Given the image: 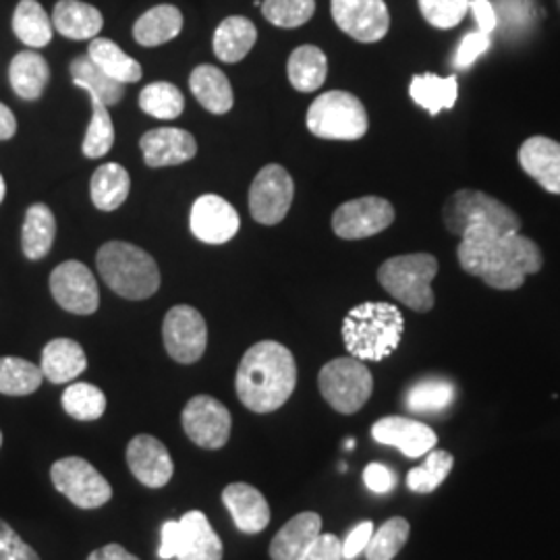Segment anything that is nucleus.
<instances>
[{"label": "nucleus", "mask_w": 560, "mask_h": 560, "mask_svg": "<svg viewBox=\"0 0 560 560\" xmlns=\"http://www.w3.org/2000/svg\"><path fill=\"white\" fill-rule=\"evenodd\" d=\"M460 268L499 291H515L529 275L540 272L544 254L536 241L520 233L476 229L460 237Z\"/></svg>", "instance_id": "f257e3e1"}, {"label": "nucleus", "mask_w": 560, "mask_h": 560, "mask_svg": "<svg viewBox=\"0 0 560 560\" xmlns=\"http://www.w3.org/2000/svg\"><path fill=\"white\" fill-rule=\"evenodd\" d=\"M298 386L293 353L277 340H261L241 358L235 388L241 402L254 413H272L291 399Z\"/></svg>", "instance_id": "f03ea898"}, {"label": "nucleus", "mask_w": 560, "mask_h": 560, "mask_svg": "<svg viewBox=\"0 0 560 560\" xmlns=\"http://www.w3.org/2000/svg\"><path fill=\"white\" fill-rule=\"evenodd\" d=\"M405 318L399 307L384 301L355 305L342 320V340L351 358L382 361L399 349Z\"/></svg>", "instance_id": "7ed1b4c3"}, {"label": "nucleus", "mask_w": 560, "mask_h": 560, "mask_svg": "<svg viewBox=\"0 0 560 560\" xmlns=\"http://www.w3.org/2000/svg\"><path fill=\"white\" fill-rule=\"evenodd\" d=\"M96 266L108 289L125 300H148L161 289L159 264L133 243L108 241L96 256Z\"/></svg>", "instance_id": "20e7f679"}, {"label": "nucleus", "mask_w": 560, "mask_h": 560, "mask_svg": "<svg viewBox=\"0 0 560 560\" xmlns=\"http://www.w3.org/2000/svg\"><path fill=\"white\" fill-rule=\"evenodd\" d=\"M442 221L446 231L457 237L476 229L499 233H520L521 229V219L513 208L478 189L455 191L442 208Z\"/></svg>", "instance_id": "39448f33"}, {"label": "nucleus", "mask_w": 560, "mask_h": 560, "mask_svg": "<svg viewBox=\"0 0 560 560\" xmlns=\"http://www.w3.org/2000/svg\"><path fill=\"white\" fill-rule=\"evenodd\" d=\"M436 275L439 260L432 254L395 256L378 268V280L384 291L420 314L434 307L432 280Z\"/></svg>", "instance_id": "423d86ee"}, {"label": "nucleus", "mask_w": 560, "mask_h": 560, "mask_svg": "<svg viewBox=\"0 0 560 560\" xmlns=\"http://www.w3.org/2000/svg\"><path fill=\"white\" fill-rule=\"evenodd\" d=\"M305 122L316 138L337 141L361 140L370 127L360 98L342 90H330L312 102Z\"/></svg>", "instance_id": "0eeeda50"}, {"label": "nucleus", "mask_w": 560, "mask_h": 560, "mask_svg": "<svg viewBox=\"0 0 560 560\" xmlns=\"http://www.w3.org/2000/svg\"><path fill=\"white\" fill-rule=\"evenodd\" d=\"M324 400L342 416H353L374 393V378L368 365L358 358L328 361L318 376Z\"/></svg>", "instance_id": "6e6552de"}, {"label": "nucleus", "mask_w": 560, "mask_h": 560, "mask_svg": "<svg viewBox=\"0 0 560 560\" xmlns=\"http://www.w3.org/2000/svg\"><path fill=\"white\" fill-rule=\"evenodd\" d=\"M50 478L65 499L85 511L101 509L113 499V486L90 460L81 457L57 460L50 469Z\"/></svg>", "instance_id": "1a4fd4ad"}, {"label": "nucleus", "mask_w": 560, "mask_h": 560, "mask_svg": "<svg viewBox=\"0 0 560 560\" xmlns=\"http://www.w3.org/2000/svg\"><path fill=\"white\" fill-rule=\"evenodd\" d=\"M295 198L293 177L280 164L264 166L249 189V212L254 221L275 226L289 214Z\"/></svg>", "instance_id": "9d476101"}, {"label": "nucleus", "mask_w": 560, "mask_h": 560, "mask_svg": "<svg viewBox=\"0 0 560 560\" xmlns=\"http://www.w3.org/2000/svg\"><path fill=\"white\" fill-rule=\"evenodd\" d=\"M162 339L166 353L177 363H196L208 347V326L200 312L191 305H175L168 310L162 324Z\"/></svg>", "instance_id": "9b49d317"}, {"label": "nucleus", "mask_w": 560, "mask_h": 560, "mask_svg": "<svg viewBox=\"0 0 560 560\" xmlns=\"http://www.w3.org/2000/svg\"><path fill=\"white\" fill-rule=\"evenodd\" d=\"M180 423L187 439L208 451L222 448L231 439L233 428L229 409L210 395H198L189 400L180 413Z\"/></svg>", "instance_id": "f8f14e48"}, {"label": "nucleus", "mask_w": 560, "mask_h": 560, "mask_svg": "<svg viewBox=\"0 0 560 560\" xmlns=\"http://www.w3.org/2000/svg\"><path fill=\"white\" fill-rule=\"evenodd\" d=\"M52 298L65 312L90 316L101 305L98 282L92 270L78 260L62 261L50 275Z\"/></svg>", "instance_id": "ddd939ff"}, {"label": "nucleus", "mask_w": 560, "mask_h": 560, "mask_svg": "<svg viewBox=\"0 0 560 560\" xmlns=\"http://www.w3.org/2000/svg\"><path fill=\"white\" fill-rule=\"evenodd\" d=\"M395 222L393 203L378 196H365L337 208L332 229L340 240L355 241L374 237Z\"/></svg>", "instance_id": "4468645a"}, {"label": "nucleus", "mask_w": 560, "mask_h": 560, "mask_svg": "<svg viewBox=\"0 0 560 560\" xmlns=\"http://www.w3.org/2000/svg\"><path fill=\"white\" fill-rule=\"evenodd\" d=\"M330 11L340 32L361 44L381 42L390 30V13L384 0H332Z\"/></svg>", "instance_id": "2eb2a0df"}, {"label": "nucleus", "mask_w": 560, "mask_h": 560, "mask_svg": "<svg viewBox=\"0 0 560 560\" xmlns=\"http://www.w3.org/2000/svg\"><path fill=\"white\" fill-rule=\"evenodd\" d=\"M191 233L210 245H222L240 233V214L231 201L206 194L194 203L189 217Z\"/></svg>", "instance_id": "dca6fc26"}, {"label": "nucleus", "mask_w": 560, "mask_h": 560, "mask_svg": "<svg viewBox=\"0 0 560 560\" xmlns=\"http://www.w3.org/2000/svg\"><path fill=\"white\" fill-rule=\"evenodd\" d=\"M372 436L381 444L399 448L409 459L428 455L439 444V436L430 425L400 416H388L376 421L372 425Z\"/></svg>", "instance_id": "f3484780"}, {"label": "nucleus", "mask_w": 560, "mask_h": 560, "mask_svg": "<svg viewBox=\"0 0 560 560\" xmlns=\"http://www.w3.org/2000/svg\"><path fill=\"white\" fill-rule=\"evenodd\" d=\"M127 465L136 476V480L148 488L166 486L175 474V463L168 448L150 434H140L129 442Z\"/></svg>", "instance_id": "a211bd4d"}, {"label": "nucleus", "mask_w": 560, "mask_h": 560, "mask_svg": "<svg viewBox=\"0 0 560 560\" xmlns=\"http://www.w3.org/2000/svg\"><path fill=\"white\" fill-rule=\"evenodd\" d=\"M143 161L152 168L177 166L198 154L196 138L177 127H162L148 131L140 141Z\"/></svg>", "instance_id": "6ab92c4d"}, {"label": "nucleus", "mask_w": 560, "mask_h": 560, "mask_svg": "<svg viewBox=\"0 0 560 560\" xmlns=\"http://www.w3.org/2000/svg\"><path fill=\"white\" fill-rule=\"evenodd\" d=\"M521 168L548 194L560 196V143L534 136L520 148Z\"/></svg>", "instance_id": "aec40b11"}, {"label": "nucleus", "mask_w": 560, "mask_h": 560, "mask_svg": "<svg viewBox=\"0 0 560 560\" xmlns=\"http://www.w3.org/2000/svg\"><path fill=\"white\" fill-rule=\"evenodd\" d=\"M222 502L243 534H260L270 523L268 501L258 488L249 483L237 481L226 486L222 492Z\"/></svg>", "instance_id": "412c9836"}, {"label": "nucleus", "mask_w": 560, "mask_h": 560, "mask_svg": "<svg viewBox=\"0 0 560 560\" xmlns=\"http://www.w3.org/2000/svg\"><path fill=\"white\" fill-rule=\"evenodd\" d=\"M177 560H222V541L201 511H189L179 520Z\"/></svg>", "instance_id": "4be33fe9"}, {"label": "nucleus", "mask_w": 560, "mask_h": 560, "mask_svg": "<svg viewBox=\"0 0 560 560\" xmlns=\"http://www.w3.org/2000/svg\"><path fill=\"white\" fill-rule=\"evenodd\" d=\"M320 534V515L312 511L300 513L280 527L279 534L270 544V559L301 560Z\"/></svg>", "instance_id": "5701e85b"}, {"label": "nucleus", "mask_w": 560, "mask_h": 560, "mask_svg": "<svg viewBox=\"0 0 560 560\" xmlns=\"http://www.w3.org/2000/svg\"><path fill=\"white\" fill-rule=\"evenodd\" d=\"M52 25L69 40H94L101 34L104 18L96 7L81 0H59L52 11Z\"/></svg>", "instance_id": "b1692460"}, {"label": "nucleus", "mask_w": 560, "mask_h": 560, "mask_svg": "<svg viewBox=\"0 0 560 560\" xmlns=\"http://www.w3.org/2000/svg\"><path fill=\"white\" fill-rule=\"evenodd\" d=\"M88 368L85 351L73 339L50 340L42 351V374L52 384L75 381Z\"/></svg>", "instance_id": "393cba45"}, {"label": "nucleus", "mask_w": 560, "mask_h": 560, "mask_svg": "<svg viewBox=\"0 0 560 560\" xmlns=\"http://www.w3.org/2000/svg\"><path fill=\"white\" fill-rule=\"evenodd\" d=\"M189 88L201 106L212 115H226L233 108V88L231 81L219 67L200 65L191 71Z\"/></svg>", "instance_id": "a878e982"}, {"label": "nucleus", "mask_w": 560, "mask_h": 560, "mask_svg": "<svg viewBox=\"0 0 560 560\" xmlns=\"http://www.w3.org/2000/svg\"><path fill=\"white\" fill-rule=\"evenodd\" d=\"M57 237V219L46 203H34L25 212L21 229V247L25 258L42 260L50 254Z\"/></svg>", "instance_id": "bb28decb"}, {"label": "nucleus", "mask_w": 560, "mask_h": 560, "mask_svg": "<svg viewBox=\"0 0 560 560\" xmlns=\"http://www.w3.org/2000/svg\"><path fill=\"white\" fill-rule=\"evenodd\" d=\"M411 101L428 110L430 117L441 115L442 110H451L459 98V81L455 75L441 78L434 73L416 75L409 85Z\"/></svg>", "instance_id": "cd10ccee"}, {"label": "nucleus", "mask_w": 560, "mask_h": 560, "mask_svg": "<svg viewBox=\"0 0 560 560\" xmlns=\"http://www.w3.org/2000/svg\"><path fill=\"white\" fill-rule=\"evenodd\" d=\"M9 81L20 98L38 101L50 81V67L38 52L25 50L11 60Z\"/></svg>", "instance_id": "c85d7f7f"}, {"label": "nucleus", "mask_w": 560, "mask_h": 560, "mask_svg": "<svg viewBox=\"0 0 560 560\" xmlns=\"http://www.w3.org/2000/svg\"><path fill=\"white\" fill-rule=\"evenodd\" d=\"M183 30V15L173 4H159L145 11L133 25V38L141 46L154 48L175 40Z\"/></svg>", "instance_id": "c756f323"}, {"label": "nucleus", "mask_w": 560, "mask_h": 560, "mask_svg": "<svg viewBox=\"0 0 560 560\" xmlns=\"http://www.w3.org/2000/svg\"><path fill=\"white\" fill-rule=\"evenodd\" d=\"M258 40V30L247 18H226L214 32V55L222 62H240Z\"/></svg>", "instance_id": "7c9ffc66"}, {"label": "nucleus", "mask_w": 560, "mask_h": 560, "mask_svg": "<svg viewBox=\"0 0 560 560\" xmlns=\"http://www.w3.org/2000/svg\"><path fill=\"white\" fill-rule=\"evenodd\" d=\"M129 173L117 162H106L98 166L90 180V196L102 212H115L120 208L129 198Z\"/></svg>", "instance_id": "2f4dec72"}, {"label": "nucleus", "mask_w": 560, "mask_h": 560, "mask_svg": "<svg viewBox=\"0 0 560 560\" xmlns=\"http://www.w3.org/2000/svg\"><path fill=\"white\" fill-rule=\"evenodd\" d=\"M289 81L298 92H316L320 90L328 75V59L318 46L305 44L291 52L287 62Z\"/></svg>", "instance_id": "473e14b6"}, {"label": "nucleus", "mask_w": 560, "mask_h": 560, "mask_svg": "<svg viewBox=\"0 0 560 560\" xmlns=\"http://www.w3.org/2000/svg\"><path fill=\"white\" fill-rule=\"evenodd\" d=\"M88 57L94 60L108 78L119 81L122 85L136 83L143 75L140 62L131 59L120 46L108 38H94L90 42Z\"/></svg>", "instance_id": "72a5a7b5"}, {"label": "nucleus", "mask_w": 560, "mask_h": 560, "mask_svg": "<svg viewBox=\"0 0 560 560\" xmlns=\"http://www.w3.org/2000/svg\"><path fill=\"white\" fill-rule=\"evenodd\" d=\"M71 80L73 83L85 90L90 96H96L106 106H115L125 96V85L113 78H108L101 67L85 57H78L71 62Z\"/></svg>", "instance_id": "f704fd0d"}, {"label": "nucleus", "mask_w": 560, "mask_h": 560, "mask_svg": "<svg viewBox=\"0 0 560 560\" xmlns=\"http://www.w3.org/2000/svg\"><path fill=\"white\" fill-rule=\"evenodd\" d=\"M13 32L30 48H44L52 40L55 25L38 0H21L13 13Z\"/></svg>", "instance_id": "c9c22d12"}, {"label": "nucleus", "mask_w": 560, "mask_h": 560, "mask_svg": "<svg viewBox=\"0 0 560 560\" xmlns=\"http://www.w3.org/2000/svg\"><path fill=\"white\" fill-rule=\"evenodd\" d=\"M44 374L32 361L21 358H0V395L27 397L42 386Z\"/></svg>", "instance_id": "e433bc0d"}, {"label": "nucleus", "mask_w": 560, "mask_h": 560, "mask_svg": "<svg viewBox=\"0 0 560 560\" xmlns=\"http://www.w3.org/2000/svg\"><path fill=\"white\" fill-rule=\"evenodd\" d=\"M141 110L154 119L175 120L183 115L185 96L177 85L168 81H156L140 92Z\"/></svg>", "instance_id": "4c0bfd02"}, {"label": "nucleus", "mask_w": 560, "mask_h": 560, "mask_svg": "<svg viewBox=\"0 0 560 560\" xmlns=\"http://www.w3.org/2000/svg\"><path fill=\"white\" fill-rule=\"evenodd\" d=\"M62 409L78 421L101 420L106 411V395L98 386L88 382H75L62 393Z\"/></svg>", "instance_id": "58836bf2"}, {"label": "nucleus", "mask_w": 560, "mask_h": 560, "mask_svg": "<svg viewBox=\"0 0 560 560\" xmlns=\"http://www.w3.org/2000/svg\"><path fill=\"white\" fill-rule=\"evenodd\" d=\"M455 399L453 382L444 378H425L416 382L405 397V405L416 413H439Z\"/></svg>", "instance_id": "ea45409f"}, {"label": "nucleus", "mask_w": 560, "mask_h": 560, "mask_svg": "<svg viewBox=\"0 0 560 560\" xmlns=\"http://www.w3.org/2000/svg\"><path fill=\"white\" fill-rule=\"evenodd\" d=\"M90 98H92V120L88 125L81 152L85 159H102L113 150L115 125L108 113V106L96 96H90Z\"/></svg>", "instance_id": "a19ab883"}, {"label": "nucleus", "mask_w": 560, "mask_h": 560, "mask_svg": "<svg viewBox=\"0 0 560 560\" xmlns=\"http://www.w3.org/2000/svg\"><path fill=\"white\" fill-rule=\"evenodd\" d=\"M409 534H411L409 521L402 520V517H393V520L386 521L382 527H378L372 534V540L368 544V548L363 550L365 559H395L400 550H402V546L409 540Z\"/></svg>", "instance_id": "79ce46f5"}, {"label": "nucleus", "mask_w": 560, "mask_h": 560, "mask_svg": "<svg viewBox=\"0 0 560 560\" xmlns=\"http://www.w3.org/2000/svg\"><path fill=\"white\" fill-rule=\"evenodd\" d=\"M453 465H455V459L451 453L430 451L425 463L407 474V488L418 494H430L448 478Z\"/></svg>", "instance_id": "37998d69"}, {"label": "nucleus", "mask_w": 560, "mask_h": 560, "mask_svg": "<svg viewBox=\"0 0 560 560\" xmlns=\"http://www.w3.org/2000/svg\"><path fill=\"white\" fill-rule=\"evenodd\" d=\"M261 13L272 25L293 30L314 18L316 0H264Z\"/></svg>", "instance_id": "c03bdc74"}, {"label": "nucleus", "mask_w": 560, "mask_h": 560, "mask_svg": "<svg viewBox=\"0 0 560 560\" xmlns=\"http://www.w3.org/2000/svg\"><path fill=\"white\" fill-rule=\"evenodd\" d=\"M421 15L432 27L453 30L469 13V0H418Z\"/></svg>", "instance_id": "a18cd8bd"}, {"label": "nucleus", "mask_w": 560, "mask_h": 560, "mask_svg": "<svg viewBox=\"0 0 560 560\" xmlns=\"http://www.w3.org/2000/svg\"><path fill=\"white\" fill-rule=\"evenodd\" d=\"M0 560H40V557L7 521L0 520Z\"/></svg>", "instance_id": "49530a36"}, {"label": "nucleus", "mask_w": 560, "mask_h": 560, "mask_svg": "<svg viewBox=\"0 0 560 560\" xmlns=\"http://www.w3.org/2000/svg\"><path fill=\"white\" fill-rule=\"evenodd\" d=\"M492 46L490 36L481 34V32H471L467 34L455 52V59H453V67L457 71H465L469 69L476 60L480 59L481 55H486Z\"/></svg>", "instance_id": "de8ad7c7"}, {"label": "nucleus", "mask_w": 560, "mask_h": 560, "mask_svg": "<svg viewBox=\"0 0 560 560\" xmlns=\"http://www.w3.org/2000/svg\"><path fill=\"white\" fill-rule=\"evenodd\" d=\"M363 481H365L368 490H372L376 494H386L397 486V476L393 469H388L382 463H370L363 471Z\"/></svg>", "instance_id": "09e8293b"}, {"label": "nucleus", "mask_w": 560, "mask_h": 560, "mask_svg": "<svg viewBox=\"0 0 560 560\" xmlns=\"http://www.w3.org/2000/svg\"><path fill=\"white\" fill-rule=\"evenodd\" d=\"M372 534H374V523L372 521H363L358 527H353L351 534L342 541V559H358L372 540Z\"/></svg>", "instance_id": "8fccbe9b"}, {"label": "nucleus", "mask_w": 560, "mask_h": 560, "mask_svg": "<svg viewBox=\"0 0 560 560\" xmlns=\"http://www.w3.org/2000/svg\"><path fill=\"white\" fill-rule=\"evenodd\" d=\"M301 560H345L342 541L335 534H320Z\"/></svg>", "instance_id": "3c124183"}, {"label": "nucleus", "mask_w": 560, "mask_h": 560, "mask_svg": "<svg viewBox=\"0 0 560 560\" xmlns=\"http://www.w3.org/2000/svg\"><path fill=\"white\" fill-rule=\"evenodd\" d=\"M469 11L478 23V32L490 36L499 27V15L490 0H469Z\"/></svg>", "instance_id": "603ef678"}, {"label": "nucleus", "mask_w": 560, "mask_h": 560, "mask_svg": "<svg viewBox=\"0 0 560 560\" xmlns=\"http://www.w3.org/2000/svg\"><path fill=\"white\" fill-rule=\"evenodd\" d=\"M179 534V521H164L161 532V550H159V557L162 560H171L177 557Z\"/></svg>", "instance_id": "864d4df0"}, {"label": "nucleus", "mask_w": 560, "mask_h": 560, "mask_svg": "<svg viewBox=\"0 0 560 560\" xmlns=\"http://www.w3.org/2000/svg\"><path fill=\"white\" fill-rule=\"evenodd\" d=\"M88 560H140L133 557L129 550H125L120 544H106L98 550H94Z\"/></svg>", "instance_id": "5fc2aeb1"}, {"label": "nucleus", "mask_w": 560, "mask_h": 560, "mask_svg": "<svg viewBox=\"0 0 560 560\" xmlns=\"http://www.w3.org/2000/svg\"><path fill=\"white\" fill-rule=\"evenodd\" d=\"M18 133L15 115L0 102V141L11 140Z\"/></svg>", "instance_id": "6e6d98bb"}, {"label": "nucleus", "mask_w": 560, "mask_h": 560, "mask_svg": "<svg viewBox=\"0 0 560 560\" xmlns=\"http://www.w3.org/2000/svg\"><path fill=\"white\" fill-rule=\"evenodd\" d=\"M4 194H7V185H4V179L0 175V201L4 200Z\"/></svg>", "instance_id": "4d7b16f0"}, {"label": "nucleus", "mask_w": 560, "mask_h": 560, "mask_svg": "<svg viewBox=\"0 0 560 560\" xmlns=\"http://www.w3.org/2000/svg\"><path fill=\"white\" fill-rule=\"evenodd\" d=\"M0 446H2V432H0Z\"/></svg>", "instance_id": "13d9d810"}, {"label": "nucleus", "mask_w": 560, "mask_h": 560, "mask_svg": "<svg viewBox=\"0 0 560 560\" xmlns=\"http://www.w3.org/2000/svg\"><path fill=\"white\" fill-rule=\"evenodd\" d=\"M557 2H559V7H560V0H557Z\"/></svg>", "instance_id": "bf43d9fd"}]
</instances>
